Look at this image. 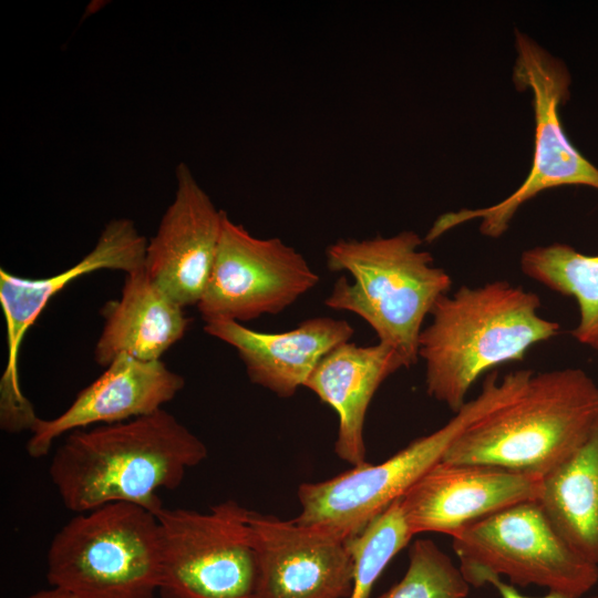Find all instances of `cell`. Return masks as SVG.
Segmentation results:
<instances>
[{
	"label": "cell",
	"mask_w": 598,
	"mask_h": 598,
	"mask_svg": "<svg viewBox=\"0 0 598 598\" xmlns=\"http://www.w3.org/2000/svg\"><path fill=\"white\" fill-rule=\"evenodd\" d=\"M207 457L200 439L172 413H154L65 435L49 466L63 505L75 514L131 503L157 514L161 489L177 488Z\"/></svg>",
	"instance_id": "obj_1"
},
{
	"label": "cell",
	"mask_w": 598,
	"mask_h": 598,
	"mask_svg": "<svg viewBox=\"0 0 598 598\" xmlns=\"http://www.w3.org/2000/svg\"><path fill=\"white\" fill-rule=\"evenodd\" d=\"M540 307L538 295L506 280L442 296L419 339L426 393L456 413L480 377L522 361L533 346L559 333V323L543 318Z\"/></svg>",
	"instance_id": "obj_2"
},
{
	"label": "cell",
	"mask_w": 598,
	"mask_h": 598,
	"mask_svg": "<svg viewBox=\"0 0 598 598\" xmlns=\"http://www.w3.org/2000/svg\"><path fill=\"white\" fill-rule=\"evenodd\" d=\"M597 417L598 384L582 369L534 372L514 401L466 427L442 461L542 480L582 444Z\"/></svg>",
	"instance_id": "obj_3"
},
{
	"label": "cell",
	"mask_w": 598,
	"mask_h": 598,
	"mask_svg": "<svg viewBox=\"0 0 598 598\" xmlns=\"http://www.w3.org/2000/svg\"><path fill=\"white\" fill-rule=\"evenodd\" d=\"M422 243L416 233L405 230L389 237L340 239L326 249L329 270L348 271L353 282L340 277L324 305L361 317L405 368L417 362L424 319L452 286L450 275L421 249Z\"/></svg>",
	"instance_id": "obj_4"
},
{
	"label": "cell",
	"mask_w": 598,
	"mask_h": 598,
	"mask_svg": "<svg viewBox=\"0 0 598 598\" xmlns=\"http://www.w3.org/2000/svg\"><path fill=\"white\" fill-rule=\"evenodd\" d=\"M518 393L519 385L512 377L487 374L478 395L436 431L415 439L379 464L364 463L326 481L301 484V511L295 520L343 539L355 536L441 462L466 427L511 403Z\"/></svg>",
	"instance_id": "obj_5"
},
{
	"label": "cell",
	"mask_w": 598,
	"mask_h": 598,
	"mask_svg": "<svg viewBox=\"0 0 598 598\" xmlns=\"http://www.w3.org/2000/svg\"><path fill=\"white\" fill-rule=\"evenodd\" d=\"M161 565L156 514L116 502L75 514L54 535L47 579L78 598H153Z\"/></svg>",
	"instance_id": "obj_6"
},
{
	"label": "cell",
	"mask_w": 598,
	"mask_h": 598,
	"mask_svg": "<svg viewBox=\"0 0 598 598\" xmlns=\"http://www.w3.org/2000/svg\"><path fill=\"white\" fill-rule=\"evenodd\" d=\"M460 569L471 587L492 577L576 597L598 582V567L558 534L537 499L504 508L452 536Z\"/></svg>",
	"instance_id": "obj_7"
},
{
	"label": "cell",
	"mask_w": 598,
	"mask_h": 598,
	"mask_svg": "<svg viewBox=\"0 0 598 598\" xmlns=\"http://www.w3.org/2000/svg\"><path fill=\"white\" fill-rule=\"evenodd\" d=\"M517 59L514 81L533 94L535 148L530 172L524 183L495 205L447 212L441 215L425 236L433 241L446 231L480 219V231L498 238L508 228L518 208L545 189L563 185H582L598 190V168L567 138L559 106L569 95L570 75L566 65L522 32H516Z\"/></svg>",
	"instance_id": "obj_8"
},
{
	"label": "cell",
	"mask_w": 598,
	"mask_h": 598,
	"mask_svg": "<svg viewBox=\"0 0 598 598\" xmlns=\"http://www.w3.org/2000/svg\"><path fill=\"white\" fill-rule=\"evenodd\" d=\"M162 545V598H255L257 557L250 511L235 501L207 512L156 514Z\"/></svg>",
	"instance_id": "obj_9"
},
{
	"label": "cell",
	"mask_w": 598,
	"mask_h": 598,
	"mask_svg": "<svg viewBox=\"0 0 598 598\" xmlns=\"http://www.w3.org/2000/svg\"><path fill=\"white\" fill-rule=\"evenodd\" d=\"M319 282L305 257L280 238H258L227 214L215 261L196 306L205 322L277 315Z\"/></svg>",
	"instance_id": "obj_10"
},
{
	"label": "cell",
	"mask_w": 598,
	"mask_h": 598,
	"mask_svg": "<svg viewBox=\"0 0 598 598\" xmlns=\"http://www.w3.org/2000/svg\"><path fill=\"white\" fill-rule=\"evenodd\" d=\"M147 243L131 219L115 218L105 225L94 248L62 272L29 279L1 268L0 302L8 347V361L0 382V426L4 432L29 431L38 419L22 393L18 375V354L28 329L49 301L73 279L101 269L128 274L143 268Z\"/></svg>",
	"instance_id": "obj_11"
},
{
	"label": "cell",
	"mask_w": 598,
	"mask_h": 598,
	"mask_svg": "<svg viewBox=\"0 0 598 598\" xmlns=\"http://www.w3.org/2000/svg\"><path fill=\"white\" fill-rule=\"evenodd\" d=\"M257 557L255 598H350L347 539L318 527L250 511Z\"/></svg>",
	"instance_id": "obj_12"
},
{
	"label": "cell",
	"mask_w": 598,
	"mask_h": 598,
	"mask_svg": "<svg viewBox=\"0 0 598 598\" xmlns=\"http://www.w3.org/2000/svg\"><path fill=\"white\" fill-rule=\"evenodd\" d=\"M540 481L498 466L441 461L400 497V504L413 535L452 537L504 508L538 499Z\"/></svg>",
	"instance_id": "obj_13"
},
{
	"label": "cell",
	"mask_w": 598,
	"mask_h": 598,
	"mask_svg": "<svg viewBox=\"0 0 598 598\" xmlns=\"http://www.w3.org/2000/svg\"><path fill=\"white\" fill-rule=\"evenodd\" d=\"M176 192L148 240L144 269L182 308L197 306L215 261L225 212L218 209L190 168L179 163Z\"/></svg>",
	"instance_id": "obj_14"
},
{
	"label": "cell",
	"mask_w": 598,
	"mask_h": 598,
	"mask_svg": "<svg viewBox=\"0 0 598 598\" xmlns=\"http://www.w3.org/2000/svg\"><path fill=\"white\" fill-rule=\"evenodd\" d=\"M184 378L162 360L144 361L121 354L71 405L51 420L38 417L27 443L33 458L45 456L54 441L93 424H113L154 413L184 388Z\"/></svg>",
	"instance_id": "obj_15"
},
{
	"label": "cell",
	"mask_w": 598,
	"mask_h": 598,
	"mask_svg": "<svg viewBox=\"0 0 598 598\" xmlns=\"http://www.w3.org/2000/svg\"><path fill=\"white\" fill-rule=\"evenodd\" d=\"M207 334L231 346L245 364L249 380L280 398H290L320 360L353 336L346 320L313 317L285 332H259L240 322L217 319L205 322Z\"/></svg>",
	"instance_id": "obj_16"
},
{
	"label": "cell",
	"mask_w": 598,
	"mask_h": 598,
	"mask_svg": "<svg viewBox=\"0 0 598 598\" xmlns=\"http://www.w3.org/2000/svg\"><path fill=\"white\" fill-rule=\"evenodd\" d=\"M402 368L405 364L392 348L380 342L360 347L349 341L327 353L308 378L305 388L337 412L334 452L352 466L367 463L363 426L374 393Z\"/></svg>",
	"instance_id": "obj_17"
},
{
	"label": "cell",
	"mask_w": 598,
	"mask_h": 598,
	"mask_svg": "<svg viewBox=\"0 0 598 598\" xmlns=\"http://www.w3.org/2000/svg\"><path fill=\"white\" fill-rule=\"evenodd\" d=\"M101 313L104 326L94 359L105 368L121 354L161 360L184 337L190 322L184 308L151 280L144 267L126 274L121 298L107 301Z\"/></svg>",
	"instance_id": "obj_18"
},
{
	"label": "cell",
	"mask_w": 598,
	"mask_h": 598,
	"mask_svg": "<svg viewBox=\"0 0 598 598\" xmlns=\"http://www.w3.org/2000/svg\"><path fill=\"white\" fill-rule=\"evenodd\" d=\"M537 501L563 539L598 567V417L582 444L542 478Z\"/></svg>",
	"instance_id": "obj_19"
},
{
	"label": "cell",
	"mask_w": 598,
	"mask_h": 598,
	"mask_svg": "<svg viewBox=\"0 0 598 598\" xmlns=\"http://www.w3.org/2000/svg\"><path fill=\"white\" fill-rule=\"evenodd\" d=\"M519 266L527 277L576 300L579 321L571 336L598 351V255L557 243L525 250Z\"/></svg>",
	"instance_id": "obj_20"
},
{
	"label": "cell",
	"mask_w": 598,
	"mask_h": 598,
	"mask_svg": "<svg viewBox=\"0 0 598 598\" xmlns=\"http://www.w3.org/2000/svg\"><path fill=\"white\" fill-rule=\"evenodd\" d=\"M413 536L398 498L359 534L347 539L354 577L350 598H368L382 571Z\"/></svg>",
	"instance_id": "obj_21"
},
{
	"label": "cell",
	"mask_w": 598,
	"mask_h": 598,
	"mask_svg": "<svg viewBox=\"0 0 598 598\" xmlns=\"http://www.w3.org/2000/svg\"><path fill=\"white\" fill-rule=\"evenodd\" d=\"M470 588L446 553L430 539H417L404 576L379 598H467Z\"/></svg>",
	"instance_id": "obj_22"
},
{
	"label": "cell",
	"mask_w": 598,
	"mask_h": 598,
	"mask_svg": "<svg viewBox=\"0 0 598 598\" xmlns=\"http://www.w3.org/2000/svg\"><path fill=\"white\" fill-rule=\"evenodd\" d=\"M487 584L492 585L494 588H496V590H497V592L499 595V598H598L597 596L576 597V596H571V595L565 594V592L554 591V590H548V592L545 596H542V597H528V596H525V595L520 594L514 585H512V584H509L507 581H504L499 577L489 578L487 580Z\"/></svg>",
	"instance_id": "obj_23"
},
{
	"label": "cell",
	"mask_w": 598,
	"mask_h": 598,
	"mask_svg": "<svg viewBox=\"0 0 598 598\" xmlns=\"http://www.w3.org/2000/svg\"><path fill=\"white\" fill-rule=\"evenodd\" d=\"M24 598H78V597L62 588L52 587L51 589L40 590Z\"/></svg>",
	"instance_id": "obj_24"
}]
</instances>
